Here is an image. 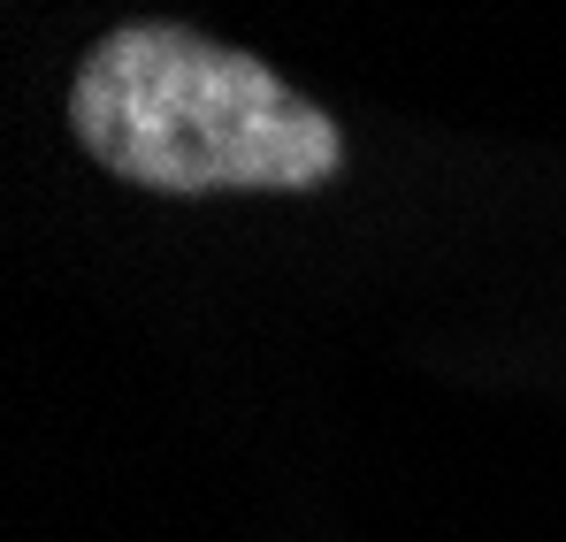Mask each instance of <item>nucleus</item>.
<instances>
[{
    "label": "nucleus",
    "mask_w": 566,
    "mask_h": 542,
    "mask_svg": "<svg viewBox=\"0 0 566 542\" xmlns=\"http://www.w3.org/2000/svg\"><path fill=\"white\" fill-rule=\"evenodd\" d=\"M70 138L107 177L161 199L322 191L345 130L245 46L191 23H115L70 77Z\"/></svg>",
    "instance_id": "1"
}]
</instances>
